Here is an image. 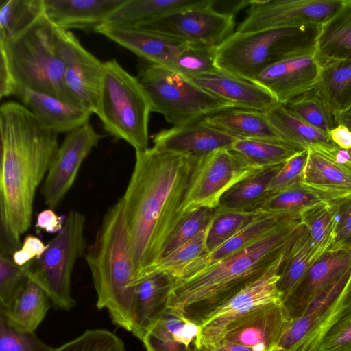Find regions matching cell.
I'll return each instance as SVG.
<instances>
[{"instance_id":"32","label":"cell","mask_w":351,"mask_h":351,"mask_svg":"<svg viewBox=\"0 0 351 351\" xmlns=\"http://www.w3.org/2000/svg\"><path fill=\"white\" fill-rule=\"evenodd\" d=\"M49 308V299L45 292L28 278L10 303L0 307V315L14 329L34 332Z\"/></svg>"},{"instance_id":"19","label":"cell","mask_w":351,"mask_h":351,"mask_svg":"<svg viewBox=\"0 0 351 351\" xmlns=\"http://www.w3.org/2000/svg\"><path fill=\"white\" fill-rule=\"evenodd\" d=\"M302 182L326 202L351 195V149L330 154L308 149Z\"/></svg>"},{"instance_id":"16","label":"cell","mask_w":351,"mask_h":351,"mask_svg":"<svg viewBox=\"0 0 351 351\" xmlns=\"http://www.w3.org/2000/svg\"><path fill=\"white\" fill-rule=\"evenodd\" d=\"M64 84L74 104L95 114L104 77V62L87 51L71 32L64 43Z\"/></svg>"},{"instance_id":"4","label":"cell","mask_w":351,"mask_h":351,"mask_svg":"<svg viewBox=\"0 0 351 351\" xmlns=\"http://www.w3.org/2000/svg\"><path fill=\"white\" fill-rule=\"evenodd\" d=\"M85 259L97 308L106 309L114 324L131 332L136 276L121 197L105 213Z\"/></svg>"},{"instance_id":"17","label":"cell","mask_w":351,"mask_h":351,"mask_svg":"<svg viewBox=\"0 0 351 351\" xmlns=\"http://www.w3.org/2000/svg\"><path fill=\"white\" fill-rule=\"evenodd\" d=\"M291 319L282 301L260 306L237 321L221 342L265 351H279L278 345Z\"/></svg>"},{"instance_id":"29","label":"cell","mask_w":351,"mask_h":351,"mask_svg":"<svg viewBox=\"0 0 351 351\" xmlns=\"http://www.w3.org/2000/svg\"><path fill=\"white\" fill-rule=\"evenodd\" d=\"M201 121L237 138L287 143L271 126L264 112L228 108Z\"/></svg>"},{"instance_id":"8","label":"cell","mask_w":351,"mask_h":351,"mask_svg":"<svg viewBox=\"0 0 351 351\" xmlns=\"http://www.w3.org/2000/svg\"><path fill=\"white\" fill-rule=\"evenodd\" d=\"M136 77L149 97L152 111L161 114L173 126L195 123L231 108L190 79L159 65L143 60Z\"/></svg>"},{"instance_id":"52","label":"cell","mask_w":351,"mask_h":351,"mask_svg":"<svg viewBox=\"0 0 351 351\" xmlns=\"http://www.w3.org/2000/svg\"><path fill=\"white\" fill-rule=\"evenodd\" d=\"M46 245L37 237L27 236L21 245L12 255V260L19 266H23L28 263L39 258L44 253Z\"/></svg>"},{"instance_id":"44","label":"cell","mask_w":351,"mask_h":351,"mask_svg":"<svg viewBox=\"0 0 351 351\" xmlns=\"http://www.w3.org/2000/svg\"><path fill=\"white\" fill-rule=\"evenodd\" d=\"M214 212V208L202 207L184 215L167 239L161 258L167 256L201 232L206 230L212 220Z\"/></svg>"},{"instance_id":"57","label":"cell","mask_w":351,"mask_h":351,"mask_svg":"<svg viewBox=\"0 0 351 351\" xmlns=\"http://www.w3.org/2000/svg\"><path fill=\"white\" fill-rule=\"evenodd\" d=\"M338 247H346L351 250V234Z\"/></svg>"},{"instance_id":"7","label":"cell","mask_w":351,"mask_h":351,"mask_svg":"<svg viewBox=\"0 0 351 351\" xmlns=\"http://www.w3.org/2000/svg\"><path fill=\"white\" fill-rule=\"evenodd\" d=\"M104 77L95 114L104 129L123 140L136 152L148 148V124L152 111L149 97L136 77L116 59L104 62Z\"/></svg>"},{"instance_id":"55","label":"cell","mask_w":351,"mask_h":351,"mask_svg":"<svg viewBox=\"0 0 351 351\" xmlns=\"http://www.w3.org/2000/svg\"><path fill=\"white\" fill-rule=\"evenodd\" d=\"M195 351H265L260 349L252 348L247 346L229 343L221 342L213 348H197Z\"/></svg>"},{"instance_id":"35","label":"cell","mask_w":351,"mask_h":351,"mask_svg":"<svg viewBox=\"0 0 351 351\" xmlns=\"http://www.w3.org/2000/svg\"><path fill=\"white\" fill-rule=\"evenodd\" d=\"M204 1L125 0L108 17L102 26L135 27L167 14L199 5Z\"/></svg>"},{"instance_id":"13","label":"cell","mask_w":351,"mask_h":351,"mask_svg":"<svg viewBox=\"0 0 351 351\" xmlns=\"http://www.w3.org/2000/svg\"><path fill=\"white\" fill-rule=\"evenodd\" d=\"M342 0H253L236 29L249 33L271 29L320 27Z\"/></svg>"},{"instance_id":"46","label":"cell","mask_w":351,"mask_h":351,"mask_svg":"<svg viewBox=\"0 0 351 351\" xmlns=\"http://www.w3.org/2000/svg\"><path fill=\"white\" fill-rule=\"evenodd\" d=\"M54 351H126L117 335L106 329H90Z\"/></svg>"},{"instance_id":"56","label":"cell","mask_w":351,"mask_h":351,"mask_svg":"<svg viewBox=\"0 0 351 351\" xmlns=\"http://www.w3.org/2000/svg\"><path fill=\"white\" fill-rule=\"evenodd\" d=\"M338 123L346 126L351 131V107L337 114Z\"/></svg>"},{"instance_id":"14","label":"cell","mask_w":351,"mask_h":351,"mask_svg":"<svg viewBox=\"0 0 351 351\" xmlns=\"http://www.w3.org/2000/svg\"><path fill=\"white\" fill-rule=\"evenodd\" d=\"M287 251L260 278L241 290L199 326L197 348L217 346L240 319L261 306L281 301L277 282L279 269Z\"/></svg>"},{"instance_id":"30","label":"cell","mask_w":351,"mask_h":351,"mask_svg":"<svg viewBox=\"0 0 351 351\" xmlns=\"http://www.w3.org/2000/svg\"><path fill=\"white\" fill-rule=\"evenodd\" d=\"M314 56L321 67L351 56V0H342L319 27Z\"/></svg>"},{"instance_id":"47","label":"cell","mask_w":351,"mask_h":351,"mask_svg":"<svg viewBox=\"0 0 351 351\" xmlns=\"http://www.w3.org/2000/svg\"><path fill=\"white\" fill-rule=\"evenodd\" d=\"M32 261L19 266L12 256L0 253V307L7 306L26 282Z\"/></svg>"},{"instance_id":"39","label":"cell","mask_w":351,"mask_h":351,"mask_svg":"<svg viewBox=\"0 0 351 351\" xmlns=\"http://www.w3.org/2000/svg\"><path fill=\"white\" fill-rule=\"evenodd\" d=\"M44 13L43 0H0V40L14 37Z\"/></svg>"},{"instance_id":"1","label":"cell","mask_w":351,"mask_h":351,"mask_svg":"<svg viewBox=\"0 0 351 351\" xmlns=\"http://www.w3.org/2000/svg\"><path fill=\"white\" fill-rule=\"evenodd\" d=\"M197 158L154 145L136 152L134 168L121 197L136 283L154 270L167 239L183 218L181 208Z\"/></svg>"},{"instance_id":"18","label":"cell","mask_w":351,"mask_h":351,"mask_svg":"<svg viewBox=\"0 0 351 351\" xmlns=\"http://www.w3.org/2000/svg\"><path fill=\"white\" fill-rule=\"evenodd\" d=\"M350 267V249L337 247L323 253L282 302L290 319L300 317L317 295Z\"/></svg>"},{"instance_id":"48","label":"cell","mask_w":351,"mask_h":351,"mask_svg":"<svg viewBox=\"0 0 351 351\" xmlns=\"http://www.w3.org/2000/svg\"><path fill=\"white\" fill-rule=\"evenodd\" d=\"M34 332H25L10 326L0 315V351H54Z\"/></svg>"},{"instance_id":"11","label":"cell","mask_w":351,"mask_h":351,"mask_svg":"<svg viewBox=\"0 0 351 351\" xmlns=\"http://www.w3.org/2000/svg\"><path fill=\"white\" fill-rule=\"evenodd\" d=\"M258 169L230 149L198 158L181 208L182 217L202 207L216 208L229 189Z\"/></svg>"},{"instance_id":"24","label":"cell","mask_w":351,"mask_h":351,"mask_svg":"<svg viewBox=\"0 0 351 351\" xmlns=\"http://www.w3.org/2000/svg\"><path fill=\"white\" fill-rule=\"evenodd\" d=\"M12 96L28 108L45 128L58 134L89 123L93 112L71 105L49 95L14 86Z\"/></svg>"},{"instance_id":"33","label":"cell","mask_w":351,"mask_h":351,"mask_svg":"<svg viewBox=\"0 0 351 351\" xmlns=\"http://www.w3.org/2000/svg\"><path fill=\"white\" fill-rule=\"evenodd\" d=\"M322 254L315 246L307 228L301 223L278 271L277 289L282 302Z\"/></svg>"},{"instance_id":"27","label":"cell","mask_w":351,"mask_h":351,"mask_svg":"<svg viewBox=\"0 0 351 351\" xmlns=\"http://www.w3.org/2000/svg\"><path fill=\"white\" fill-rule=\"evenodd\" d=\"M294 219H300V215L269 213L261 214L213 252L190 263L181 271L176 280L193 276Z\"/></svg>"},{"instance_id":"22","label":"cell","mask_w":351,"mask_h":351,"mask_svg":"<svg viewBox=\"0 0 351 351\" xmlns=\"http://www.w3.org/2000/svg\"><path fill=\"white\" fill-rule=\"evenodd\" d=\"M95 32L126 48L142 60L173 71L177 57L187 43L136 27L101 26Z\"/></svg>"},{"instance_id":"54","label":"cell","mask_w":351,"mask_h":351,"mask_svg":"<svg viewBox=\"0 0 351 351\" xmlns=\"http://www.w3.org/2000/svg\"><path fill=\"white\" fill-rule=\"evenodd\" d=\"M328 136L338 147L351 149V131L344 125L339 123L329 132Z\"/></svg>"},{"instance_id":"25","label":"cell","mask_w":351,"mask_h":351,"mask_svg":"<svg viewBox=\"0 0 351 351\" xmlns=\"http://www.w3.org/2000/svg\"><path fill=\"white\" fill-rule=\"evenodd\" d=\"M125 0H43L44 12L58 28L96 30Z\"/></svg>"},{"instance_id":"3","label":"cell","mask_w":351,"mask_h":351,"mask_svg":"<svg viewBox=\"0 0 351 351\" xmlns=\"http://www.w3.org/2000/svg\"><path fill=\"white\" fill-rule=\"evenodd\" d=\"M300 223V219L288 221L193 276L175 280L168 307L202 325L288 250Z\"/></svg>"},{"instance_id":"23","label":"cell","mask_w":351,"mask_h":351,"mask_svg":"<svg viewBox=\"0 0 351 351\" xmlns=\"http://www.w3.org/2000/svg\"><path fill=\"white\" fill-rule=\"evenodd\" d=\"M237 139L199 121L162 130L153 136V143L166 151L191 154L199 158L219 149H230Z\"/></svg>"},{"instance_id":"34","label":"cell","mask_w":351,"mask_h":351,"mask_svg":"<svg viewBox=\"0 0 351 351\" xmlns=\"http://www.w3.org/2000/svg\"><path fill=\"white\" fill-rule=\"evenodd\" d=\"M283 164L260 169L241 180L222 195L217 208L243 212L258 210L270 195L269 187Z\"/></svg>"},{"instance_id":"6","label":"cell","mask_w":351,"mask_h":351,"mask_svg":"<svg viewBox=\"0 0 351 351\" xmlns=\"http://www.w3.org/2000/svg\"><path fill=\"white\" fill-rule=\"evenodd\" d=\"M319 27L271 29L234 33L216 49V64L226 73L252 81L285 59L314 53Z\"/></svg>"},{"instance_id":"31","label":"cell","mask_w":351,"mask_h":351,"mask_svg":"<svg viewBox=\"0 0 351 351\" xmlns=\"http://www.w3.org/2000/svg\"><path fill=\"white\" fill-rule=\"evenodd\" d=\"M267 113L271 126L286 142L302 149L330 154L338 148L328 134L307 123L278 103Z\"/></svg>"},{"instance_id":"21","label":"cell","mask_w":351,"mask_h":351,"mask_svg":"<svg viewBox=\"0 0 351 351\" xmlns=\"http://www.w3.org/2000/svg\"><path fill=\"white\" fill-rule=\"evenodd\" d=\"M189 79L231 108L267 112L278 104L262 86L221 71Z\"/></svg>"},{"instance_id":"28","label":"cell","mask_w":351,"mask_h":351,"mask_svg":"<svg viewBox=\"0 0 351 351\" xmlns=\"http://www.w3.org/2000/svg\"><path fill=\"white\" fill-rule=\"evenodd\" d=\"M199 326L168 307L141 341L147 351H195Z\"/></svg>"},{"instance_id":"26","label":"cell","mask_w":351,"mask_h":351,"mask_svg":"<svg viewBox=\"0 0 351 351\" xmlns=\"http://www.w3.org/2000/svg\"><path fill=\"white\" fill-rule=\"evenodd\" d=\"M175 280L154 271L138 280L134 288L131 333L142 341L162 313L168 308Z\"/></svg>"},{"instance_id":"50","label":"cell","mask_w":351,"mask_h":351,"mask_svg":"<svg viewBox=\"0 0 351 351\" xmlns=\"http://www.w3.org/2000/svg\"><path fill=\"white\" fill-rule=\"evenodd\" d=\"M315 351H351V308L326 332Z\"/></svg>"},{"instance_id":"38","label":"cell","mask_w":351,"mask_h":351,"mask_svg":"<svg viewBox=\"0 0 351 351\" xmlns=\"http://www.w3.org/2000/svg\"><path fill=\"white\" fill-rule=\"evenodd\" d=\"M300 222L307 228L311 239L323 254L334 244L337 227V211L332 202H319L299 213Z\"/></svg>"},{"instance_id":"53","label":"cell","mask_w":351,"mask_h":351,"mask_svg":"<svg viewBox=\"0 0 351 351\" xmlns=\"http://www.w3.org/2000/svg\"><path fill=\"white\" fill-rule=\"evenodd\" d=\"M64 223V221L62 217L58 216L53 209L47 208L37 215L36 226L47 233L55 234L61 231Z\"/></svg>"},{"instance_id":"45","label":"cell","mask_w":351,"mask_h":351,"mask_svg":"<svg viewBox=\"0 0 351 351\" xmlns=\"http://www.w3.org/2000/svg\"><path fill=\"white\" fill-rule=\"evenodd\" d=\"M207 230L208 228L167 256L161 258L154 271L164 272L176 280L181 271L190 263L207 254L206 249Z\"/></svg>"},{"instance_id":"40","label":"cell","mask_w":351,"mask_h":351,"mask_svg":"<svg viewBox=\"0 0 351 351\" xmlns=\"http://www.w3.org/2000/svg\"><path fill=\"white\" fill-rule=\"evenodd\" d=\"M283 105L289 112L327 134L339 125L337 115L314 88Z\"/></svg>"},{"instance_id":"5","label":"cell","mask_w":351,"mask_h":351,"mask_svg":"<svg viewBox=\"0 0 351 351\" xmlns=\"http://www.w3.org/2000/svg\"><path fill=\"white\" fill-rule=\"evenodd\" d=\"M66 32L44 13L14 37L0 40V56L6 62L14 86L41 92L75 106L64 84Z\"/></svg>"},{"instance_id":"36","label":"cell","mask_w":351,"mask_h":351,"mask_svg":"<svg viewBox=\"0 0 351 351\" xmlns=\"http://www.w3.org/2000/svg\"><path fill=\"white\" fill-rule=\"evenodd\" d=\"M337 115L351 107V56L321 67L313 88Z\"/></svg>"},{"instance_id":"2","label":"cell","mask_w":351,"mask_h":351,"mask_svg":"<svg viewBox=\"0 0 351 351\" xmlns=\"http://www.w3.org/2000/svg\"><path fill=\"white\" fill-rule=\"evenodd\" d=\"M1 232L18 242L31 226L36 191L58 149V134L21 103L0 107Z\"/></svg>"},{"instance_id":"15","label":"cell","mask_w":351,"mask_h":351,"mask_svg":"<svg viewBox=\"0 0 351 351\" xmlns=\"http://www.w3.org/2000/svg\"><path fill=\"white\" fill-rule=\"evenodd\" d=\"M102 138L103 135L89 123L66 134L40 190L49 208H56L62 201L73 184L84 160Z\"/></svg>"},{"instance_id":"51","label":"cell","mask_w":351,"mask_h":351,"mask_svg":"<svg viewBox=\"0 0 351 351\" xmlns=\"http://www.w3.org/2000/svg\"><path fill=\"white\" fill-rule=\"evenodd\" d=\"M331 202L337 211L335 238L331 248L333 249L338 247L351 234V195Z\"/></svg>"},{"instance_id":"49","label":"cell","mask_w":351,"mask_h":351,"mask_svg":"<svg viewBox=\"0 0 351 351\" xmlns=\"http://www.w3.org/2000/svg\"><path fill=\"white\" fill-rule=\"evenodd\" d=\"M308 156V149H305L287 160L273 179L268 189L269 193L279 192L302 182Z\"/></svg>"},{"instance_id":"42","label":"cell","mask_w":351,"mask_h":351,"mask_svg":"<svg viewBox=\"0 0 351 351\" xmlns=\"http://www.w3.org/2000/svg\"><path fill=\"white\" fill-rule=\"evenodd\" d=\"M322 201L324 200L319 194L299 182L270 194L258 210L269 213L299 214L303 209Z\"/></svg>"},{"instance_id":"10","label":"cell","mask_w":351,"mask_h":351,"mask_svg":"<svg viewBox=\"0 0 351 351\" xmlns=\"http://www.w3.org/2000/svg\"><path fill=\"white\" fill-rule=\"evenodd\" d=\"M351 308V267L326 287L298 317L291 319L279 351H315L326 332Z\"/></svg>"},{"instance_id":"9","label":"cell","mask_w":351,"mask_h":351,"mask_svg":"<svg viewBox=\"0 0 351 351\" xmlns=\"http://www.w3.org/2000/svg\"><path fill=\"white\" fill-rule=\"evenodd\" d=\"M85 216L72 210L66 215L62 229L46 245L43 255L32 261L28 278L45 292L53 305L69 311L75 305L71 295L72 271L85 250Z\"/></svg>"},{"instance_id":"41","label":"cell","mask_w":351,"mask_h":351,"mask_svg":"<svg viewBox=\"0 0 351 351\" xmlns=\"http://www.w3.org/2000/svg\"><path fill=\"white\" fill-rule=\"evenodd\" d=\"M265 212L236 211L215 208L206 237L207 254L226 242L256 217Z\"/></svg>"},{"instance_id":"43","label":"cell","mask_w":351,"mask_h":351,"mask_svg":"<svg viewBox=\"0 0 351 351\" xmlns=\"http://www.w3.org/2000/svg\"><path fill=\"white\" fill-rule=\"evenodd\" d=\"M217 47L186 43L177 57L174 71L191 78L219 71L216 64Z\"/></svg>"},{"instance_id":"12","label":"cell","mask_w":351,"mask_h":351,"mask_svg":"<svg viewBox=\"0 0 351 351\" xmlns=\"http://www.w3.org/2000/svg\"><path fill=\"white\" fill-rule=\"evenodd\" d=\"M215 3L205 0L135 27L184 43L217 47L234 33L235 20L232 13L217 11Z\"/></svg>"},{"instance_id":"37","label":"cell","mask_w":351,"mask_h":351,"mask_svg":"<svg viewBox=\"0 0 351 351\" xmlns=\"http://www.w3.org/2000/svg\"><path fill=\"white\" fill-rule=\"evenodd\" d=\"M230 149L258 169L283 164L305 150L284 142L241 138H237Z\"/></svg>"},{"instance_id":"20","label":"cell","mask_w":351,"mask_h":351,"mask_svg":"<svg viewBox=\"0 0 351 351\" xmlns=\"http://www.w3.org/2000/svg\"><path fill=\"white\" fill-rule=\"evenodd\" d=\"M320 71L314 53L303 54L271 65L253 82L269 90L278 103L284 104L313 89Z\"/></svg>"}]
</instances>
